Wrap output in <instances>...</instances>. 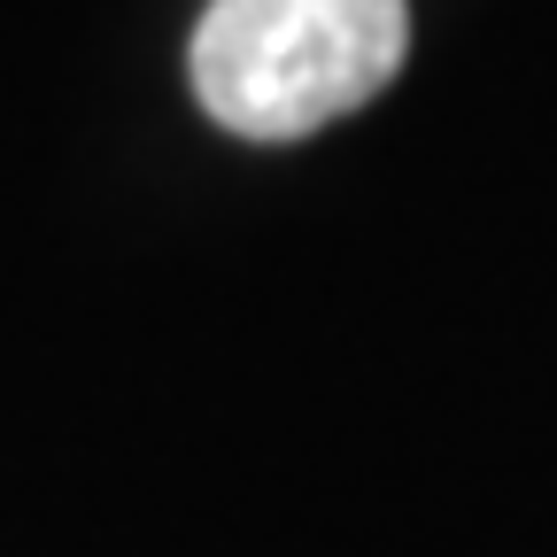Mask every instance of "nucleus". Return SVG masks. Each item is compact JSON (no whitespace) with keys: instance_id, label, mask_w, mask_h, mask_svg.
<instances>
[{"instance_id":"nucleus-1","label":"nucleus","mask_w":557,"mask_h":557,"mask_svg":"<svg viewBox=\"0 0 557 557\" xmlns=\"http://www.w3.org/2000/svg\"><path fill=\"white\" fill-rule=\"evenodd\" d=\"M403 54V0H209L186 39L194 101L240 139H302L364 109Z\"/></svg>"}]
</instances>
